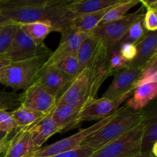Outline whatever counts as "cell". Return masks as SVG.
<instances>
[{
    "instance_id": "6da1fadb",
    "label": "cell",
    "mask_w": 157,
    "mask_h": 157,
    "mask_svg": "<svg viewBox=\"0 0 157 157\" xmlns=\"http://www.w3.org/2000/svg\"><path fill=\"white\" fill-rule=\"evenodd\" d=\"M66 0H0V12L15 24L43 21L61 33L71 25L75 15Z\"/></svg>"
},
{
    "instance_id": "7a4b0ae2",
    "label": "cell",
    "mask_w": 157,
    "mask_h": 157,
    "mask_svg": "<svg viewBox=\"0 0 157 157\" xmlns=\"http://www.w3.org/2000/svg\"><path fill=\"white\" fill-rule=\"evenodd\" d=\"M145 114L144 110H133L127 106H122L117 110L113 119L87 137L82 146L98 150L142 124Z\"/></svg>"
},
{
    "instance_id": "3957f363",
    "label": "cell",
    "mask_w": 157,
    "mask_h": 157,
    "mask_svg": "<svg viewBox=\"0 0 157 157\" xmlns=\"http://www.w3.org/2000/svg\"><path fill=\"white\" fill-rule=\"evenodd\" d=\"M49 55H41L24 61L11 62L0 73V84L14 90H26L35 78Z\"/></svg>"
},
{
    "instance_id": "277c9868",
    "label": "cell",
    "mask_w": 157,
    "mask_h": 157,
    "mask_svg": "<svg viewBox=\"0 0 157 157\" xmlns=\"http://www.w3.org/2000/svg\"><path fill=\"white\" fill-rule=\"evenodd\" d=\"M143 130L142 123L121 137L94 150L89 157H130L140 154Z\"/></svg>"
},
{
    "instance_id": "5b68a950",
    "label": "cell",
    "mask_w": 157,
    "mask_h": 157,
    "mask_svg": "<svg viewBox=\"0 0 157 157\" xmlns=\"http://www.w3.org/2000/svg\"><path fill=\"white\" fill-rule=\"evenodd\" d=\"M117 110H115L112 114L104 119L101 120L96 124H93L90 127L84 130H80L78 133L68 136L67 138L61 140L54 144L48 145L44 147L38 149L32 153L29 157H50L64 152L76 150L82 147V144L87 137L91 136L93 133L104 127L106 124L109 122L116 114Z\"/></svg>"
},
{
    "instance_id": "8992f818",
    "label": "cell",
    "mask_w": 157,
    "mask_h": 157,
    "mask_svg": "<svg viewBox=\"0 0 157 157\" xmlns=\"http://www.w3.org/2000/svg\"><path fill=\"white\" fill-rule=\"evenodd\" d=\"M52 51L44 45H38L24 33L18 25L9 51L1 56L10 62L24 61L41 55H49Z\"/></svg>"
},
{
    "instance_id": "52a82bcc",
    "label": "cell",
    "mask_w": 157,
    "mask_h": 157,
    "mask_svg": "<svg viewBox=\"0 0 157 157\" xmlns=\"http://www.w3.org/2000/svg\"><path fill=\"white\" fill-rule=\"evenodd\" d=\"M140 14V10H138L133 13L127 14L117 21L100 24L91 34L98 37L111 53L113 48L122 39L129 28L139 18Z\"/></svg>"
},
{
    "instance_id": "ba28073f",
    "label": "cell",
    "mask_w": 157,
    "mask_h": 157,
    "mask_svg": "<svg viewBox=\"0 0 157 157\" xmlns=\"http://www.w3.org/2000/svg\"><path fill=\"white\" fill-rule=\"evenodd\" d=\"M110 51L100 41L93 58L86 67L90 84V94L93 99L96 98L104 81L108 77L113 75L110 69Z\"/></svg>"
},
{
    "instance_id": "9c48e42d",
    "label": "cell",
    "mask_w": 157,
    "mask_h": 157,
    "mask_svg": "<svg viewBox=\"0 0 157 157\" xmlns=\"http://www.w3.org/2000/svg\"><path fill=\"white\" fill-rule=\"evenodd\" d=\"M61 34L59 45L55 52H52L42 67L58 65L65 58L77 55L81 43L89 35V34L76 30L71 26L62 31Z\"/></svg>"
},
{
    "instance_id": "30bf717a",
    "label": "cell",
    "mask_w": 157,
    "mask_h": 157,
    "mask_svg": "<svg viewBox=\"0 0 157 157\" xmlns=\"http://www.w3.org/2000/svg\"><path fill=\"white\" fill-rule=\"evenodd\" d=\"M142 69L126 65L113 75V79L102 98L117 100L125 96H131Z\"/></svg>"
},
{
    "instance_id": "8fae6325",
    "label": "cell",
    "mask_w": 157,
    "mask_h": 157,
    "mask_svg": "<svg viewBox=\"0 0 157 157\" xmlns=\"http://www.w3.org/2000/svg\"><path fill=\"white\" fill-rule=\"evenodd\" d=\"M93 100L90 94V84L87 69H84L73 80L64 93L58 98L56 105H68L82 108Z\"/></svg>"
},
{
    "instance_id": "7c38bea8",
    "label": "cell",
    "mask_w": 157,
    "mask_h": 157,
    "mask_svg": "<svg viewBox=\"0 0 157 157\" xmlns=\"http://www.w3.org/2000/svg\"><path fill=\"white\" fill-rule=\"evenodd\" d=\"M73 78L62 71L57 65L42 67L35 78V83L50 94L58 99L67 88Z\"/></svg>"
},
{
    "instance_id": "4fadbf2b",
    "label": "cell",
    "mask_w": 157,
    "mask_h": 157,
    "mask_svg": "<svg viewBox=\"0 0 157 157\" xmlns=\"http://www.w3.org/2000/svg\"><path fill=\"white\" fill-rule=\"evenodd\" d=\"M58 98L33 83L21 94L20 105L42 114H48L54 110Z\"/></svg>"
},
{
    "instance_id": "5bb4252c",
    "label": "cell",
    "mask_w": 157,
    "mask_h": 157,
    "mask_svg": "<svg viewBox=\"0 0 157 157\" xmlns=\"http://www.w3.org/2000/svg\"><path fill=\"white\" fill-rule=\"evenodd\" d=\"M130 98V96H125L117 100H110L104 98H94L82 107L78 117V123L81 124L83 121L104 119L112 114L121 107V104Z\"/></svg>"
},
{
    "instance_id": "9a60e30c",
    "label": "cell",
    "mask_w": 157,
    "mask_h": 157,
    "mask_svg": "<svg viewBox=\"0 0 157 157\" xmlns=\"http://www.w3.org/2000/svg\"><path fill=\"white\" fill-rule=\"evenodd\" d=\"M136 46L137 49L136 57L127 65L143 69L151 58L157 55V32H147Z\"/></svg>"
},
{
    "instance_id": "2e32d148",
    "label": "cell",
    "mask_w": 157,
    "mask_h": 157,
    "mask_svg": "<svg viewBox=\"0 0 157 157\" xmlns=\"http://www.w3.org/2000/svg\"><path fill=\"white\" fill-rule=\"evenodd\" d=\"M15 131L13 137L9 140L4 157H29L38 150L32 142L29 130L20 129Z\"/></svg>"
},
{
    "instance_id": "e0dca14e",
    "label": "cell",
    "mask_w": 157,
    "mask_h": 157,
    "mask_svg": "<svg viewBox=\"0 0 157 157\" xmlns=\"http://www.w3.org/2000/svg\"><path fill=\"white\" fill-rule=\"evenodd\" d=\"M52 110L44 115L38 122L27 129L32 136V142L36 148L40 149L42 145L55 133H59V129L52 117Z\"/></svg>"
},
{
    "instance_id": "ac0fdd59",
    "label": "cell",
    "mask_w": 157,
    "mask_h": 157,
    "mask_svg": "<svg viewBox=\"0 0 157 157\" xmlns=\"http://www.w3.org/2000/svg\"><path fill=\"white\" fill-rule=\"evenodd\" d=\"M81 107L68 105H56L52 110V119L59 129V133L79 127L78 117L81 110Z\"/></svg>"
},
{
    "instance_id": "d6986e66",
    "label": "cell",
    "mask_w": 157,
    "mask_h": 157,
    "mask_svg": "<svg viewBox=\"0 0 157 157\" xmlns=\"http://www.w3.org/2000/svg\"><path fill=\"white\" fill-rule=\"evenodd\" d=\"M132 98L127 100L125 105L133 110H144L157 95V82L140 84L134 88Z\"/></svg>"
},
{
    "instance_id": "ffe728a7",
    "label": "cell",
    "mask_w": 157,
    "mask_h": 157,
    "mask_svg": "<svg viewBox=\"0 0 157 157\" xmlns=\"http://www.w3.org/2000/svg\"><path fill=\"white\" fill-rule=\"evenodd\" d=\"M123 0H75L68 4V9L75 16L99 12L119 4Z\"/></svg>"
},
{
    "instance_id": "44dd1931",
    "label": "cell",
    "mask_w": 157,
    "mask_h": 157,
    "mask_svg": "<svg viewBox=\"0 0 157 157\" xmlns=\"http://www.w3.org/2000/svg\"><path fill=\"white\" fill-rule=\"evenodd\" d=\"M146 114L141 138V153L151 152L152 148L157 144V113L156 109L145 110Z\"/></svg>"
},
{
    "instance_id": "7402d4cb",
    "label": "cell",
    "mask_w": 157,
    "mask_h": 157,
    "mask_svg": "<svg viewBox=\"0 0 157 157\" xmlns=\"http://www.w3.org/2000/svg\"><path fill=\"white\" fill-rule=\"evenodd\" d=\"M109 9L93 12V13L77 15L72 20L71 26L76 30L90 35L95 30V29H97L101 24L103 17L104 16Z\"/></svg>"
},
{
    "instance_id": "603a6c76",
    "label": "cell",
    "mask_w": 157,
    "mask_h": 157,
    "mask_svg": "<svg viewBox=\"0 0 157 157\" xmlns=\"http://www.w3.org/2000/svg\"><path fill=\"white\" fill-rule=\"evenodd\" d=\"M24 33L38 45H44V39L52 32H55L52 25L43 21L18 25Z\"/></svg>"
},
{
    "instance_id": "cb8c5ba5",
    "label": "cell",
    "mask_w": 157,
    "mask_h": 157,
    "mask_svg": "<svg viewBox=\"0 0 157 157\" xmlns=\"http://www.w3.org/2000/svg\"><path fill=\"white\" fill-rule=\"evenodd\" d=\"M12 117L16 125V130H27L38 122L42 117L46 114L32 110L31 109L19 105L12 110Z\"/></svg>"
},
{
    "instance_id": "d4e9b609",
    "label": "cell",
    "mask_w": 157,
    "mask_h": 157,
    "mask_svg": "<svg viewBox=\"0 0 157 157\" xmlns=\"http://www.w3.org/2000/svg\"><path fill=\"white\" fill-rule=\"evenodd\" d=\"M100 41H101L98 37L90 34L81 43L77 54L81 71L85 69L90 63L99 45Z\"/></svg>"
},
{
    "instance_id": "484cf974",
    "label": "cell",
    "mask_w": 157,
    "mask_h": 157,
    "mask_svg": "<svg viewBox=\"0 0 157 157\" xmlns=\"http://www.w3.org/2000/svg\"><path fill=\"white\" fill-rule=\"evenodd\" d=\"M144 13H141L139 18L133 23L131 26L127 30V33L125 34L122 39L116 44L114 48H113L111 52H118L119 48L121 44H125V43H132V44H136L143 37L146 35L147 31L144 26L143 20H144Z\"/></svg>"
},
{
    "instance_id": "4316f807",
    "label": "cell",
    "mask_w": 157,
    "mask_h": 157,
    "mask_svg": "<svg viewBox=\"0 0 157 157\" xmlns=\"http://www.w3.org/2000/svg\"><path fill=\"white\" fill-rule=\"evenodd\" d=\"M138 4H140V0H123L119 4L108 9V11L103 17L101 24L121 19L127 15V12L132 8Z\"/></svg>"
},
{
    "instance_id": "83f0119b",
    "label": "cell",
    "mask_w": 157,
    "mask_h": 157,
    "mask_svg": "<svg viewBox=\"0 0 157 157\" xmlns=\"http://www.w3.org/2000/svg\"><path fill=\"white\" fill-rule=\"evenodd\" d=\"M18 28V24L11 23L4 25L0 30V57L9 51Z\"/></svg>"
},
{
    "instance_id": "f1b7e54d",
    "label": "cell",
    "mask_w": 157,
    "mask_h": 157,
    "mask_svg": "<svg viewBox=\"0 0 157 157\" xmlns=\"http://www.w3.org/2000/svg\"><path fill=\"white\" fill-rule=\"evenodd\" d=\"M152 82H157V55H154L142 69V73L136 82V87L140 84Z\"/></svg>"
},
{
    "instance_id": "f546056e",
    "label": "cell",
    "mask_w": 157,
    "mask_h": 157,
    "mask_svg": "<svg viewBox=\"0 0 157 157\" xmlns=\"http://www.w3.org/2000/svg\"><path fill=\"white\" fill-rule=\"evenodd\" d=\"M57 66L64 73H65L68 76L71 77L73 79L76 78L78 75L81 72L77 55H74V56H71L69 58H65L62 61H61Z\"/></svg>"
},
{
    "instance_id": "4dcf8cb0",
    "label": "cell",
    "mask_w": 157,
    "mask_h": 157,
    "mask_svg": "<svg viewBox=\"0 0 157 157\" xmlns=\"http://www.w3.org/2000/svg\"><path fill=\"white\" fill-rule=\"evenodd\" d=\"M21 94L0 90V110H12L20 105Z\"/></svg>"
},
{
    "instance_id": "1f68e13d",
    "label": "cell",
    "mask_w": 157,
    "mask_h": 157,
    "mask_svg": "<svg viewBox=\"0 0 157 157\" xmlns=\"http://www.w3.org/2000/svg\"><path fill=\"white\" fill-rule=\"evenodd\" d=\"M16 130V125L12 117V112L6 110H0V131L10 135Z\"/></svg>"
},
{
    "instance_id": "d6a6232c",
    "label": "cell",
    "mask_w": 157,
    "mask_h": 157,
    "mask_svg": "<svg viewBox=\"0 0 157 157\" xmlns=\"http://www.w3.org/2000/svg\"><path fill=\"white\" fill-rule=\"evenodd\" d=\"M144 26L147 32H156L157 30V8H149L144 13Z\"/></svg>"
},
{
    "instance_id": "836d02e7",
    "label": "cell",
    "mask_w": 157,
    "mask_h": 157,
    "mask_svg": "<svg viewBox=\"0 0 157 157\" xmlns=\"http://www.w3.org/2000/svg\"><path fill=\"white\" fill-rule=\"evenodd\" d=\"M128 61L120 54L119 52H113L110 56V69L112 75L122 69L127 64Z\"/></svg>"
},
{
    "instance_id": "e575fe53",
    "label": "cell",
    "mask_w": 157,
    "mask_h": 157,
    "mask_svg": "<svg viewBox=\"0 0 157 157\" xmlns=\"http://www.w3.org/2000/svg\"><path fill=\"white\" fill-rule=\"evenodd\" d=\"M94 152V150L88 147L82 146L80 148L70 151L64 152L50 157H89Z\"/></svg>"
},
{
    "instance_id": "d590c367",
    "label": "cell",
    "mask_w": 157,
    "mask_h": 157,
    "mask_svg": "<svg viewBox=\"0 0 157 157\" xmlns=\"http://www.w3.org/2000/svg\"><path fill=\"white\" fill-rule=\"evenodd\" d=\"M118 52L128 62H130V61H133L136 57L137 49H136V46L135 44L125 43L120 46Z\"/></svg>"
},
{
    "instance_id": "8d00e7d4",
    "label": "cell",
    "mask_w": 157,
    "mask_h": 157,
    "mask_svg": "<svg viewBox=\"0 0 157 157\" xmlns=\"http://www.w3.org/2000/svg\"><path fill=\"white\" fill-rule=\"evenodd\" d=\"M9 135H6L2 140H0V155L6 153V150H7L8 147H9Z\"/></svg>"
},
{
    "instance_id": "74e56055",
    "label": "cell",
    "mask_w": 157,
    "mask_h": 157,
    "mask_svg": "<svg viewBox=\"0 0 157 157\" xmlns=\"http://www.w3.org/2000/svg\"><path fill=\"white\" fill-rule=\"evenodd\" d=\"M11 23L13 22H12V21H9V19H7V18L2 14V12H0V26H4L8 24H11Z\"/></svg>"
},
{
    "instance_id": "f35d334b",
    "label": "cell",
    "mask_w": 157,
    "mask_h": 157,
    "mask_svg": "<svg viewBox=\"0 0 157 157\" xmlns=\"http://www.w3.org/2000/svg\"><path fill=\"white\" fill-rule=\"evenodd\" d=\"M10 61H8V60L4 59L2 58H0V73H1L2 71L8 65V64H10Z\"/></svg>"
},
{
    "instance_id": "ab89813d",
    "label": "cell",
    "mask_w": 157,
    "mask_h": 157,
    "mask_svg": "<svg viewBox=\"0 0 157 157\" xmlns=\"http://www.w3.org/2000/svg\"><path fill=\"white\" fill-rule=\"evenodd\" d=\"M130 157H156L152 153V152H147V153H142L136 156H130Z\"/></svg>"
},
{
    "instance_id": "60d3db41",
    "label": "cell",
    "mask_w": 157,
    "mask_h": 157,
    "mask_svg": "<svg viewBox=\"0 0 157 157\" xmlns=\"http://www.w3.org/2000/svg\"><path fill=\"white\" fill-rule=\"evenodd\" d=\"M6 135H8V134H6V133H2V132L0 131V140H2L3 138L6 136Z\"/></svg>"
},
{
    "instance_id": "b9f144b4",
    "label": "cell",
    "mask_w": 157,
    "mask_h": 157,
    "mask_svg": "<svg viewBox=\"0 0 157 157\" xmlns=\"http://www.w3.org/2000/svg\"><path fill=\"white\" fill-rule=\"evenodd\" d=\"M2 27H3V26H0V30H1L2 28Z\"/></svg>"
}]
</instances>
